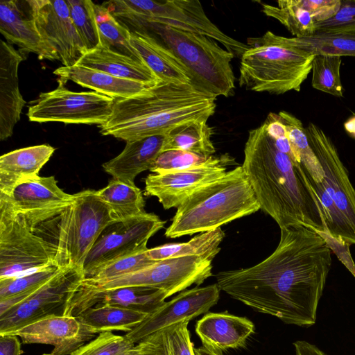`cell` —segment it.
I'll return each instance as SVG.
<instances>
[{"label": "cell", "mask_w": 355, "mask_h": 355, "mask_svg": "<svg viewBox=\"0 0 355 355\" xmlns=\"http://www.w3.org/2000/svg\"><path fill=\"white\" fill-rule=\"evenodd\" d=\"M116 221L96 191L86 189L73 194L71 202L58 215L41 224L40 230L55 250L60 267L83 270L85 259L103 230Z\"/></svg>", "instance_id": "6"}, {"label": "cell", "mask_w": 355, "mask_h": 355, "mask_svg": "<svg viewBox=\"0 0 355 355\" xmlns=\"http://www.w3.org/2000/svg\"><path fill=\"white\" fill-rule=\"evenodd\" d=\"M30 12L44 42L64 67H71L87 53L64 0H28Z\"/></svg>", "instance_id": "17"}, {"label": "cell", "mask_w": 355, "mask_h": 355, "mask_svg": "<svg viewBox=\"0 0 355 355\" xmlns=\"http://www.w3.org/2000/svg\"><path fill=\"white\" fill-rule=\"evenodd\" d=\"M54 176L40 175L17 183L0 193V209L22 216L34 228L59 214L72 200Z\"/></svg>", "instance_id": "15"}, {"label": "cell", "mask_w": 355, "mask_h": 355, "mask_svg": "<svg viewBox=\"0 0 355 355\" xmlns=\"http://www.w3.org/2000/svg\"><path fill=\"white\" fill-rule=\"evenodd\" d=\"M259 209L252 186L239 166L180 205L164 234L175 239L209 232Z\"/></svg>", "instance_id": "4"}, {"label": "cell", "mask_w": 355, "mask_h": 355, "mask_svg": "<svg viewBox=\"0 0 355 355\" xmlns=\"http://www.w3.org/2000/svg\"><path fill=\"white\" fill-rule=\"evenodd\" d=\"M189 322L184 320L163 329L168 355H196L187 328Z\"/></svg>", "instance_id": "43"}, {"label": "cell", "mask_w": 355, "mask_h": 355, "mask_svg": "<svg viewBox=\"0 0 355 355\" xmlns=\"http://www.w3.org/2000/svg\"><path fill=\"white\" fill-rule=\"evenodd\" d=\"M58 82L55 89L42 92L30 102L27 116L31 121L101 125L108 121L114 98L96 92H72L65 87L67 82L60 78Z\"/></svg>", "instance_id": "12"}, {"label": "cell", "mask_w": 355, "mask_h": 355, "mask_svg": "<svg viewBox=\"0 0 355 355\" xmlns=\"http://www.w3.org/2000/svg\"><path fill=\"white\" fill-rule=\"evenodd\" d=\"M318 24L332 18L339 10L341 0H300Z\"/></svg>", "instance_id": "47"}, {"label": "cell", "mask_w": 355, "mask_h": 355, "mask_svg": "<svg viewBox=\"0 0 355 355\" xmlns=\"http://www.w3.org/2000/svg\"><path fill=\"white\" fill-rule=\"evenodd\" d=\"M225 232L218 228L193 237L184 243H170L146 250L148 258L157 261L168 258L198 256L212 260L220 250Z\"/></svg>", "instance_id": "31"}, {"label": "cell", "mask_w": 355, "mask_h": 355, "mask_svg": "<svg viewBox=\"0 0 355 355\" xmlns=\"http://www.w3.org/2000/svg\"><path fill=\"white\" fill-rule=\"evenodd\" d=\"M85 279L83 270L63 267L24 301L0 315V335L44 318L67 315L70 304Z\"/></svg>", "instance_id": "11"}, {"label": "cell", "mask_w": 355, "mask_h": 355, "mask_svg": "<svg viewBox=\"0 0 355 355\" xmlns=\"http://www.w3.org/2000/svg\"><path fill=\"white\" fill-rule=\"evenodd\" d=\"M165 223L158 216L145 212L108 225L85 259V279L91 277L98 270L116 260L147 250L148 240L163 228Z\"/></svg>", "instance_id": "13"}, {"label": "cell", "mask_w": 355, "mask_h": 355, "mask_svg": "<svg viewBox=\"0 0 355 355\" xmlns=\"http://www.w3.org/2000/svg\"><path fill=\"white\" fill-rule=\"evenodd\" d=\"M61 268L54 265L27 275L0 279V300L33 293L51 279Z\"/></svg>", "instance_id": "39"}, {"label": "cell", "mask_w": 355, "mask_h": 355, "mask_svg": "<svg viewBox=\"0 0 355 355\" xmlns=\"http://www.w3.org/2000/svg\"><path fill=\"white\" fill-rule=\"evenodd\" d=\"M22 353L21 344L17 336L0 335V355H21Z\"/></svg>", "instance_id": "49"}, {"label": "cell", "mask_w": 355, "mask_h": 355, "mask_svg": "<svg viewBox=\"0 0 355 355\" xmlns=\"http://www.w3.org/2000/svg\"><path fill=\"white\" fill-rule=\"evenodd\" d=\"M130 43L160 80L191 83L192 78L187 67L153 35L143 31H130Z\"/></svg>", "instance_id": "25"}, {"label": "cell", "mask_w": 355, "mask_h": 355, "mask_svg": "<svg viewBox=\"0 0 355 355\" xmlns=\"http://www.w3.org/2000/svg\"><path fill=\"white\" fill-rule=\"evenodd\" d=\"M55 257V247L37 228L22 216L0 209V279L57 265Z\"/></svg>", "instance_id": "9"}, {"label": "cell", "mask_w": 355, "mask_h": 355, "mask_svg": "<svg viewBox=\"0 0 355 355\" xmlns=\"http://www.w3.org/2000/svg\"><path fill=\"white\" fill-rule=\"evenodd\" d=\"M315 232L324 240L331 251H333L340 261L355 277V263L349 250L350 245L343 239L331 235L328 230Z\"/></svg>", "instance_id": "45"}, {"label": "cell", "mask_w": 355, "mask_h": 355, "mask_svg": "<svg viewBox=\"0 0 355 355\" xmlns=\"http://www.w3.org/2000/svg\"><path fill=\"white\" fill-rule=\"evenodd\" d=\"M135 345L125 335L103 331L69 355H123Z\"/></svg>", "instance_id": "40"}, {"label": "cell", "mask_w": 355, "mask_h": 355, "mask_svg": "<svg viewBox=\"0 0 355 355\" xmlns=\"http://www.w3.org/2000/svg\"><path fill=\"white\" fill-rule=\"evenodd\" d=\"M299 46L314 55L355 56V19L334 26H316L313 35L295 37Z\"/></svg>", "instance_id": "29"}, {"label": "cell", "mask_w": 355, "mask_h": 355, "mask_svg": "<svg viewBox=\"0 0 355 355\" xmlns=\"http://www.w3.org/2000/svg\"><path fill=\"white\" fill-rule=\"evenodd\" d=\"M341 57L335 55H315L312 62V87L331 95L343 97L340 79Z\"/></svg>", "instance_id": "38"}, {"label": "cell", "mask_w": 355, "mask_h": 355, "mask_svg": "<svg viewBox=\"0 0 355 355\" xmlns=\"http://www.w3.org/2000/svg\"><path fill=\"white\" fill-rule=\"evenodd\" d=\"M105 6L119 21L135 28L156 23L200 34L219 42L234 58H241L250 47L223 32L209 19L198 0H114Z\"/></svg>", "instance_id": "8"}, {"label": "cell", "mask_w": 355, "mask_h": 355, "mask_svg": "<svg viewBox=\"0 0 355 355\" xmlns=\"http://www.w3.org/2000/svg\"><path fill=\"white\" fill-rule=\"evenodd\" d=\"M194 351L196 355H223V354L215 352L203 346L197 349H194Z\"/></svg>", "instance_id": "52"}, {"label": "cell", "mask_w": 355, "mask_h": 355, "mask_svg": "<svg viewBox=\"0 0 355 355\" xmlns=\"http://www.w3.org/2000/svg\"><path fill=\"white\" fill-rule=\"evenodd\" d=\"M344 128L350 135L355 137V114L344 123Z\"/></svg>", "instance_id": "51"}, {"label": "cell", "mask_w": 355, "mask_h": 355, "mask_svg": "<svg viewBox=\"0 0 355 355\" xmlns=\"http://www.w3.org/2000/svg\"><path fill=\"white\" fill-rule=\"evenodd\" d=\"M355 19V0H341L338 12L330 19L318 23L316 26H334Z\"/></svg>", "instance_id": "48"}, {"label": "cell", "mask_w": 355, "mask_h": 355, "mask_svg": "<svg viewBox=\"0 0 355 355\" xmlns=\"http://www.w3.org/2000/svg\"><path fill=\"white\" fill-rule=\"evenodd\" d=\"M212 260L198 256L168 258L134 272L112 279H84L83 291H105L125 286H142L165 291L168 297L193 284L200 285L212 275Z\"/></svg>", "instance_id": "10"}, {"label": "cell", "mask_w": 355, "mask_h": 355, "mask_svg": "<svg viewBox=\"0 0 355 355\" xmlns=\"http://www.w3.org/2000/svg\"><path fill=\"white\" fill-rule=\"evenodd\" d=\"M123 355H168L163 329L139 342Z\"/></svg>", "instance_id": "46"}, {"label": "cell", "mask_w": 355, "mask_h": 355, "mask_svg": "<svg viewBox=\"0 0 355 355\" xmlns=\"http://www.w3.org/2000/svg\"><path fill=\"white\" fill-rule=\"evenodd\" d=\"M232 160L227 155H212L192 168L149 174L145 179V195L156 197L165 209L178 208L196 191L223 177Z\"/></svg>", "instance_id": "16"}, {"label": "cell", "mask_w": 355, "mask_h": 355, "mask_svg": "<svg viewBox=\"0 0 355 355\" xmlns=\"http://www.w3.org/2000/svg\"><path fill=\"white\" fill-rule=\"evenodd\" d=\"M73 26L85 50L93 51L101 46L94 4L90 0H67Z\"/></svg>", "instance_id": "37"}, {"label": "cell", "mask_w": 355, "mask_h": 355, "mask_svg": "<svg viewBox=\"0 0 355 355\" xmlns=\"http://www.w3.org/2000/svg\"><path fill=\"white\" fill-rule=\"evenodd\" d=\"M148 315L107 304H96L89 307L76 318L88 329L99 334L114 330L131 331Z\"/></svg>", "instance_id": "30"}, {"label": "cell", "mask_w": 355, "mask_h": 355, "mask_svg": "<svg viewBox=\"0 0 355 355\" xmlns=\"http://www.w3.org/2000/svg\"><path fill=\"white\" fill-rule=\"evenodd\" d=\"M207 121H196L178 126L167 134L163 151L181 150L205 157L212 156L216 152L211 136L213 128Z\"/></svg>", "instance_id": "33"}, {"label": "cell", "mask_w": 355, "mask_h": 355, "mask_svg": "<svg viewBox=\"0 0 355 355\" xmlns=\"http://www.w3.org/2000/svg\"><path fill=\"white\" fill-rule=\"evenodd\" d=\"M241 58L239 85L247 90L279 95L299 92L312 69L315 55L299 46L295 37L270 31L248 37Z\"/></svg>", "instance_id": "5"}, {"label": "cell", "mask_w": 355, "mask_h": 355, "mask_svg": "<svg viewBox=\"0 0 355 355\" xmlns=\"http://www.w3.org/2000/svg\"><path fill=\"white\" fill-rule=\"evenodd\" d=\"M217 284L186 289L168 302H165L155 312L125 335L135 344L150 335L184 320H191L208 312L220 298Z\"/></svg>", "instance_id": "18"}, {"label": "cell", "mask_w": 355, "mask_h": 355, "mask_svg": "<svg viewBox=\"0 0 355 355\" xmlns=\"http://www.w3.org/2000/svg\"><path fill=\"white\" fill-rule=\"evenodd\" d=\"M296 355H327L315 345L304 340H298L293 343Z\"/></svg>", "instance_id": "50"}, {"label": "cell", "mask_w": 355, "mask_h": 355, "mask_svg": "<svg viewBox=\"0 0 355 355\" xmlns=\"http://www.w3.org/2000/svg\"><path fill=\"white\" fill-rule=\"evenodd\" d=\"M254 332L251 320L227 313H208L196 324V333L203 347L219 354L243 347Z\"/></svg>", "instance_id": "23"}, {"label": "cell", "mask_w": 355, "mask_h": 355, "mask_svg": "<svg viewBox=\"0 0 355 355\" xmlns=\"http://www.w3.org/2000/svg\"><path fill=\"white\" fill-rule=\"evenodd\" d=\"M76 64L149 86L162 81L144 62L101 46L86 53Z\"/></svg>", "instance_id": "28"}, {"label": "cell", "mask_w": 355, "mask_h": 355, "mask_svg": "<svg viewBox=\"0 0 355 355\" xmlns=\"http://www.w3.org/2000/svg\"><path fill=\"white\" fill-rule=\"evenodd\" d=\"M275 251L246 268L216 275L220 291L255 311L300 327L314 324L331 266V250L314 230L280 229Z\"/></svg>", "instance_id": "1"}, {"label": "cell", "mask_w": 355, "mask_h": 355, "mask_svg": "<svg viewBox=\"0 0 355 355\" xmlns=\"http://www.w3.org/2000/svg\"><path fill=\"white\" fill-rule=\"evenodd\" d=\"M268 135L275 146L295 160L284 123L278 113L270 112L263 122ZM296 161V160H295Z\"/></svg>", "instance_id": "44"}, {"label": "cell", "mask_w": 355, "mask_h": 355, "mask_svg": "<svg viewBox=\"0 0 355 355\" xmlns=\"http://www.w3.org/2000/svg\"><path fill=\"white\" fill-rule=\"evenodd\" d=\"M280 118L284 123L295 160L302 165L307 175L315 182L324 180L322 167L311 148L302 122L286 111H280Z\"/></svg>", "instance_id": "34"}, {"label": "cell", "mask_w": 355, "mask_h": 355, "mask_svg": "<svg viewBox=\"0 0 355 355\" xmlns=\"http://www.w3.org/2000/svg\"><path fill=\"white\" fill-rule=\"evenodd\" d=\"M241 166L260 209L280 229L327 230L324 209L304 167L275 146L264 123L249 131Z\"/></svg>", "instance_id": "2"}, {"label": "cell", "mask_w": 355, "mask_h": 355, "mask_svg": "<svg viewBox=\"0 0 355 355\" xmlns=\"http://www.w3.org/2000/svg\"><path fill=\"white\" fill-rule=\"evenodd\" d=\"M306 130L309 144L324 171L322 183L338 213L340 236L349 245H355V188L348 171L332 140L320 128L310 122Z\"/></svg>", "instance_id": "14"}, {"label": "cell", "mask_w": 355, "mask_h": 355, "mask_svg": "<svg viewBox=\"0 0 355 355\" xmlns=\"http://www.w3.org/2000/svg\"><path fill=\"white\" fill-rule=\"evenodd\" d=\"M155 262L148 258L146 250L116 260L85 279L94 282L112 279L140 270Z\"/></svg>", "instance_id": "42"}, {"label": "cell", "mask_w": 355, "mask_h": 355, "mask_svg": "<svg viewBox=\"0 0 355 355\" xmlns=\"http://www.w3.org/2000/svg\"><path fill=\"white\" fill-rule=\"evenodd\" d=\"M210 157L181 150H166L159 155L149 171L154 173L178 171L201 165Z\"/></svg>", "instance_id": "41"}, {"label": "cell", "mask_w": 355, "mask_h": 355, "mask_svg": "<svg viewBox=\"0 0 355 355\" xmlns=\"http://www.w3.org/2000/svg\"><path fill=\"white\" fill-rule=\"evenodd\" d=\"M55 148L41 144L17 149L0 157V193H5L17 183L39 176Z\"/></svg>", "instance_id": "27"}, {"label": "cell", "mask_w": 355, "mask_h": 355, "mask_svg": "<svg viewBox=\"0 0 355 355\" xmlns=\"http://www.w3.org/2000/svg\"><path fill=\"white\" fill-rule=\"evenodd\" d=\"M101 47L142 61L130 43V31L103 4H94Z\"/></svg>", "instance_id": "35"}, {"label": "cell", "mask_w": 355, "mask_h": 355, "mask_svg": "<svg viewBox=\"0 0 355 355\" xmlns=\"http://www.w3.org/2000/svg\"><path fill=\"white\" fill-rule=\"evenodd\" d=\"M53 73L65 82L71 80L114 100L137 96L153 87L77 64L60 67Z\"/></svg>", "instance_id": "26"}, {"label": "cell", "mask_w": 355, "mask_h": 355, "mask_svg": "<svg viewBox=\"0 0 355 355\" xmlns=\"http://www.w3.org/2000/svg\"><path fill=\"white\" fill-rule=\"evenodd\" d=\"M0 33L8 44L17 45L25 56L33 53L40 60H57L41 37L27 1H1Z\"/></svg>", "instance_id": "21"}, {"label": "cell", "mask_w": 355, "mask_h": 355, "mask_svg": "<svg viewBox=\"0 0 355 355\" xmlns=\"http://www.w3.org/2000/svg\"><path fill=\"white\" fill-rule=\"evenodd\" d=\"M216 96L192 83L161 81L137 96L116 99L100 133L124 141L166 135L193 122L207 121L216 107Z\"/></svg>", "instance_id": "3"}, {"label": "cell", "mask_w": 355, "mask_h": 355, "mask_svg": "<svg viewBox=\"0 0 355 355\" xmlns=\"http://www.w3.org/2000/svg\"><path fill=\"white\" fill-rule=\"evenodd\" d=\"M262 12L283 24L295 37H304L313 34L317 23L300 0H279L277 6L261 3Z\"/></svg>", "instance_id": "36"}, {"label": "cell", "mask_w": 355, "mask_h": 355, "mask_svg": "<svg viewBox=\"0 0 355 355\" xmlns=\"http://www.w3.org/2000/svg\"><path fill=\"white\" fill-rule=\"evenodd\" d=\"M11 334L24 344H46L53 350L42 355H67L91 340L96 333L83 326L76 317L53 316L29 324Z\"/></svg>", "instance_id": "19"}, {"label": "cell", "mask_w": 355, "mask_h": 355, "mask_svg": "<svg viewBox=\"0 0 355 355\" xmlns=\"http://www.w3.org/2000/svg\"><path fill=\"white\" fill-rule=\"evenodd\" d=\"M108 206L115 220H122L145 213L142 192L135 184L112 178L107 186L96 191Z\"/></svg>", "instance_id": "32"}, {"label": "cell", "mask_w": 355, "mask_h": 355, "mask_svg": "<svg viewBox=\"0 0 355 355\" xmlns=\"http://www.w3.org/2000/svg\"><path fill=\"white\" fill-rule=\"evenodd\" d=\"M26 58L12 45L0 42V139L6 140L19 121L26 101L20 93L18 81L19 64Z\"/></svg>", "instance_id": "22"}, {"label": "cell", "mask_w": 355, "mask_h": 355, "mask_svg": "<svg viewBox=\"0 0 355 355\" xmlns=\"http://www.w3.org/2000/svg\"><path fill=\"white\" fill-rule=\"evenodd\" d=\"M149 33L166 46L187 67L191 83L216 97L234 94L235 76L231 62L234 55L207 36L156 23L134 29Z\"/></svg>", "instance_id": "7"}, {"label": "cell", "mask_w": 355, "mask_h": 355, "mask_svg": "<svg viewBox=\"0 0 355 355\" xmlns=\"http://www.w3.org/2000/svg\"><path fill=\"white\" fill-rule=\"evenodd\" d=\"M166 135H158L126 141L124 149L114 158L103 164L112 178L135 184L143 171L150 170L162 152Z\"/></svg>", "instance_id": "24"}, {"label": "cell", "mask_w": 355, "mask_h": 355, "mask_svg": "<svg viewBox=\"0 0 355 355\" xmlns=\"http://www.w3.org/2000/svg\"><path fill=\"white\" fill-rule=\"evenodd\" d=\"M168 297L159 289L142 286H125L105 291H83L78 288L67 315L76 317L96 304H107L150 315L159 308Z\"/></svg>", "instance_id": "20"}]
</instances>
